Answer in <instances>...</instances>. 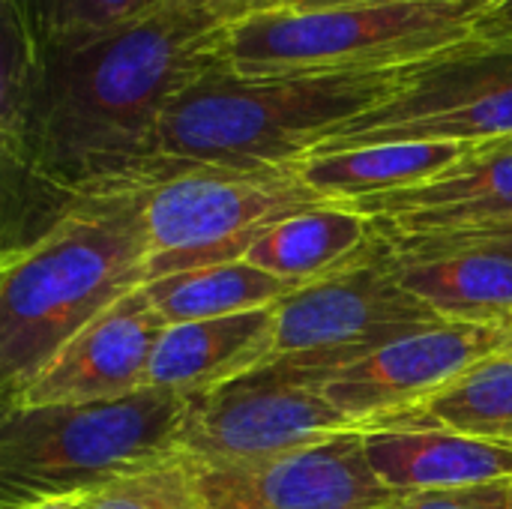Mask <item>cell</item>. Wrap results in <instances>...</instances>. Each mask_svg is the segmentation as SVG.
<instances>
[{"instance_id":"1","label":"cell","mask_w":512,"mask_h":509,"mask_svg":"<svg viewBox=\"0 0 512 509\" xmlns=\"http://www.w3.org/2000/svg\"><path fill=\"white\" fill-rule=\"evenodd\" d=\"M228 30L219 15L162 3L117 30L42 48L27 117L0 141L3 255L90 201L147 189L165 168L168 108L228 63Z\"/></svg>"},{"instance_id":"2","label":"cell","mask_w":512,"mask_h":509,"mask_svg":"<svg viewBox=\"0 0 512 509\" xmlns=\"http://www.w3.org/2000/svg\"><path fill=\"white\" fill-rule=\"evenodd\" d=\"M144 189L90 201L0 258V387L9 408L99 315L147 288Z\"/></svg>"},{"instance_id":"3","label":"cell","mask_w":512,"mask_h":509,"mask_svg":"<svg viewBox=\"0 0 512 509\" xmlns=\"http://www.w3.org/2000/svg\"><path fill=\"white\" fill-rule=\"evenodd\" d=\"M405 72L408 66L255 78L222 63L168 108L159 153L180 165H291L336 129L390 99Z\"/></svg>"},{"instance_id":"4","label":"cell","mask_w":512,"mask_h":509,"mask_svg":"<svg viewBox=\"0 0 512 509\" xmlns=\"http://www.w3.org/2000/svg\"><path fill=\"white\" fill-rule=\"evenodd\" d=\"M189 399L165 390L135 396L6 408L0 417V504L78 501L183 453Z\"/></svg>"},{"instance_id":"5","label":"cell","mask_w":512,"mask_h":509,"mask_svg":"<svg viewBox=\"0 0 512 509\" xmlns=\"http://www.w3.org/2000/svg\"><path fill=\"white\" fill-rule=\"evenodd\" d=\"M483 12V3L465 0L252 12L228 30V63L255 78L396 69L474 39Z\"/></svg>"},{"instance_id":"6","label":"cell","mask_w":512,"mask_h":509,"mask_svg":"<svg viewBox=\"0 0 512 509\" xmlns=\"http://www.w3.org/2000/svg\"><path fill=\"white\" fill-rule=\"evenodd\" d=\"M312 204H324V198L297 174L294 162L219 168L165 159L162 174L144 189L150 282L246 261L276 222Z\"/></svg>"},{"instance_id":"7","label":"cell","mask_w":512,"mask_h":509,"mask_svg":"<svg viewBox=\"0 0 512 509\" xmlns=\"http://www.w3.org/2000/svg\"><path fill=\"white\" fill-rule=\"evenodd\" d=\"M501 138H512V45L474 36L408 66L390 99L336 129L312 153L399 141L486 144Z\"/></svg>"},{"instance_id":"8","label":"cell","mask_w":512,"mask_h":509,"mask_svg":"<svg viewBox=\"0 0 512 509\" xmlns=\"http://www.w3.org/2000/svg\"><path fill=\"white\" fill-rule=\"evenodd\" d=\"M276 312L270 363L297 366L315 384L396 339L447 324L402 288L384 246L366 264L291 291L276 303Z\"/></svg>"},{"instance_id":"9","label":"cell","mask_w":512,"mask_h":509,"mask_svg":"<svg viewBox=\"0 0 512 509\" xmlns=\"http://www.w3.org/2000/svg\"><path fill=\"white\" fill-rule=\"evenodd\" d=\"M366 432L330 405L297 366L270 363L189 399L183 453L198 465H258L339 435Z\"/></svg>"},{"instance_id":"10","label":"cell","mask_w":512,"mask_h":509,"mask_svg":"<svg viewBox=\"0 0 512 509\" xmlns=\"http://www.w3.org/2000/svg\"><path fill=\"white\" fill-rule=\"evenodd\" d=\"M510 330L444 324L396 339L318 381L351 423L372 432L447 390L477 363L510 348Z\"/></svg>"},{"instance_id":"11","label":"cell","mask_w":512,"mask_h":509,"mask_svg":"<svg viewBox=\"0 0 512 509\" xmlns=\"http://www.w3.org/2000/svg\"><path fill=\"white\" fill-rule=\"evenodd\" d=\"M198 471L204 509H387L405 498L369 465L366 432L258 465H198Z\"/></svg>"},{"instance_id":"12","label":"cell","mask_w":512,"mask_h":509,"mask_svg":"<svg viewBox=\"0 0 512 509\" xmlns=\"http://www.w3.org/2000/svg\"><path fill=\"white\" fill-rule=\"evenodd\" d=\"M165 327L144 288L123 297L90 321L9 408L87 405L147 390Z\"/></svg>"},{"instance_id":"13","label":"cell","mask_w":512,"mask_h":509,"mask_svg":"<svg viewBox=\"0 0 512 509\" xmlns=\"http://www.w3.org/2000/svg\"><path fill=\"white\" fill-rule=\"evenodd\" d=\"M348 207L369 216L384 240L444 237L512 222V138L474 144L441 174Z\"/></svg>"},{"instance_id":"14","label":"cell","mask_w":512,"mask_h":509,"mask_svg":"<svg viewBox=\"0 0 512 509\" xmlns=\"http://www.w3.org/2000/svg\"><path fill=\"white\" fill-rule=\"evenodd\" d=\"M384 240V237H381ZM402 288L447 324L512 333V249L498 243L384 240Z\"/></svg>"},{"instance_id":"15","label":"cell","mask_w":512,"mask_h":509,"mask_svg":"<svg viewBox=\"0 0 512 509\" xmlns=\"http://www.w3.org/2000/svg\"><path fill=\"white\" fill-rule=\"evenodd\" d=\"M276 321L279 312L273 303L255 312L165 327L147 387L198 399L270 366Z\"/></svg>"},{"instance_id":"16","label":"cell","mask_w":512,"mask_h":509,"mask_svg":"<svg viewBox=\"0 0 512 509\" xmlns=\"http://www.w3.org/2000/svg\"><path fill=\"white\" fill-rule=\"evenodd\" d=\"M366 456L399 495L512 483V447L444 429H372Z\"/></svg>"},{"instance_id":"17","label":"cell","mask_w":512,"mask_h":509,"mask_svg":"<svg viewBox=\"0 0 512 509\" xmlns=\"http://www.w3.org/2000/svg\"><path fill=\"white\" fill-rule=\"evenodd\" d=\"M381 246V234L369 216L348 204L324 201L276 222L252 246L246 261L297 291L366 264Z\"/></svg>"},{"instance_id":"18","label":"cell","mask_w":512,"mask_h":509,"mask_svg":"<svg viewBox=\"0 0 512 509\" xmlns=\"http://www.w3.org/2000/svg\"><path fill=\"white\" fill-rule=\"evenodd\" d=\"M471 147L474 144H444V141L363 144L348 150L309 153L297 159L294 168L324 201L351 204V201L417 186L450 168Z\"/></svg>"},{"instance_id":"19","label":"cell","mask_w":512,"mask_h":509,"mask_svg":"<svg viewBox=\"0 0 512 509\" xmlns=\"http://www.w3.org/2000/svg\"><path fill=\"white\" fill-rule=\"evenodd\" d=\"M144 291L153 309L159 312V318L171 327V324L210 321V318L267 309L285 300L294 288L252 267L249 261H234V264L174 273L150 282Z\"/></svg>"},{"instance_id":"20","label":"cell","mask_w":512,"mask_h":509,"mask_svg":"<svg viewBox=\"0 0 512 509\" xmlns=\"http://www.w3.org/2000/svg\"><path fill=\"white\" fill-rule=\"evenodd\" d=\"M381 429H444L512 447V357L477 363L438 396Z\"/></svg>"},{"instance_id":"21","label":"cell","mask_w":512,"mask_h":509,"mask_svg":"<svg viewBox=\"0 0 512 509\" xmlns=\"http://www.w3.org/2000/svg\"><path fill=\"white\" fill-rule=\"evenodd\" d=\"M42 48L99 36L156 12L165 0H3Z\"/></svg>"},{"instance_id":"22","label":"cell","mask_w":512,"mask_h":509,"mask_svg":"<svg viewBox=\"0 0 512 509\" xmlns=\"http://www.w3.org/2000/svg\"><path fill=\"white\" fill-rule=\"evenodd\" d=\"M72 509H204L201 471L180 453L72 501Z\"/></svg>"},{"instance_id":"23","label":"cell","mask_w":512,"mask_h":509,"mask_svg":"<svg viewBox=\"0 0 512 509\" xmlns=\"http://www.w3.org/2000/svg\"><path fill=\"white\" fill-rule=\"evenodd\" d=\"M42 72V45L21 15L0 0V141L12 138L33 102Z\"/></svg>"},{"instance_id":"24","label":"cell","mask_w":512,"mask_h":509,"mask_svg":"<svg viewBox=\"0 0 512 509\" xmlns=\"http://www.w3.org/2000/svg\"><path fill=\"white\" fill-rule=\"evenodd\" d=\"M387 509H512L510 483L456 489V492H423L408 495Z\"/></svg>"},{"instance_id":"25","label":"cell","mask_w":512,"mask_h":509,"mask_svg":"<svg viewBox=\"0 0 512 509\" xmlns=\"http://www.w3.org/2000/svg\"><path fill=\"white\" fill-rule=\"evenodd\" d=\"M165 6L174 9H186V12H207V15H219L231 24H237L240 18L258 12V0H165Z\"/></svg>"},{"instance_id":"26","label":"cell","mask_w":512,"mask_h":509,"mask_svg":"<svg viewBox=\"0 0 512 509\" xmlns=\"http://www.w3.org/2000/svg\"><path fill=\"white\" fill-rule=\"evenodd\" d=\"M477 36L489 39V42H510L512 45V0H501L480 15Z\"/></svg>"},{"instance_id":"27","label":"cell","mask_w":512,"mask_h":509,"mask_svg":"<svg viewBox=\"0 0 512 509\" xmlns=\"http://www.w3.org/2000/svg\"><path fill=\"white\" fill-rule=\"evenodd\" d=\"M414 240H453V243H498L512 249V222L492 225V228H477V231H462V234H444V237H414Z\"/></svg>"},{"instance_id":"28","label":"cell","mask_w":512,"mask_h":509,"mask_svg":"<svg viewBox=\"0 0 512 509\" xmlns=\"http://www.w3.org/2000/svg\"><path fill=\"white\" fill-rule=\"evenodd\" d=\"M354 3H381V0H282L279 9H324V6H354Z\"/></svg>"},{"instance_id":"29","label":"cell","mask_w":512,"mask_h":509,"mask_svg":"<svg viewBox=\"0 0 512 509\" xmlns=\"http://www.w3.org/2000/svg\"><path fill=\"white\" fill-rule=\"evenodd\" d=\"M0 509H72V501H27V504H0Z\"/></svg>"},{"instance_id":"30","label":"cell","mask_w":512,"mask_h":509,"mask_svg":"<svg viewBox=\"0 0 512 509\" xmlns=\"http://www.w3.org/2000/svg\"><path fill=\"white\" fill-rule=\"evenodd\" d=\"M282 0H258V12H267V9H279Z\"/></svg>"},{"instance_id":"31","label":"cell","mask_w":512,"mask_h":509,"mask_svg":"<svg viewBox=\"0 0 512 509\" xmlns=\"http://www.w3.org/2000/svg\"><path fill=\"white\" fill-rule=\"evenodd\" d=\"M465 3H483V6L489 9V6H495V3H501V0H465Z\"/></svg>"},{"instance_id":"32","label":"cell","mask_w":512,"mask_h":509,"mask_svg":"<svg viewBox=\"0 0 512 509\" xmlns=\"http://www.w3.org/2000/svg\"><path fill=\"white\" fill-rule=\"evenodd\" d=\"M507 354H510V357H512V342H510V348H507Z\"/></svg>"},{"instance_id":"33","label":"cell","mask_w":512,"mask_h":509,"mask_svg":"<svg viewBox=\"0 0 512 509\" xmlns=\"http://www.w3.org/2000/svg\"><path fill=\"white\" fill-rule=\"evenodd\" d=\"M510 504H512V483H510Z\"/></svg>"}]
</instances>
